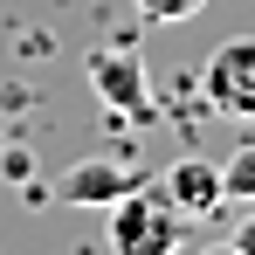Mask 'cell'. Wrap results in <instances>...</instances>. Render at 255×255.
Masks as SVG:
<instances>
[{
    "mask_svg": "<svg viewBox=\"0 0 255 255\" xmlns=\"http://www.w3.org/2000/svg\"><path fill=\"white\" fill-rule=\"evenodd\" d=\"M186 242V214L172 207L166 193L152 186V193H138V186H125L118 200H111V249L125 255H166Z\"/></svg>",
    "mask_w": 255,
    "mask_h": 255,
    "instance_id": "cell-1",
    "label": "cell"
},
{
    "mask_svg": "<svg viewBox=\"0 0 255 255\" xmlns=\"http://www.w3.org/2000/svg\"><path fill=\"white\" fill-rule=\"evenodd\" d=\"M228 249H235V255H255V214L242 221V228H235V242H228Z\"/></svg>",
    "mask_w": 255,
    "mask_h": 255,
    "instance_id": "cell-8",
    "label": "cell"
},
{
    "mask_svg": "<svg viewBox=\"0 0 255 255\" xmlns=\"http://www.w3.org/2000/svg\"><path fill=\"white\" fill-rule=\"evenodd\" d=\"M131 179L118 166H104V159H90V166H76L69 179H62V200H76V207H90V200H118Z\"/></svg>",
    "mask_w": 255,
    "mask_h": 255,
    "instance_id": "cell-4",
    "label": "cell"
},
{
    "mask_svg": "<svg viewBox=\"0 0 255 255\" xmlns=\"http://www.w3.org/2000/svg\"><path fill=\"white\" fill-rule=\"evenodd\" d=\"M207 104L228 118H255V35H235L207 55Z\"/></svg>",
    "mask_w": 255,
    "mask_h": 255,
    "instance_id": "cell-2",
    "label": "cell"
},
{
    "mask_svg": "<svg viewBox=\"0 0 255 255\" xmlns=\"http://www.w3.org/2000/svg\"><path fill=\"white\" fill-rule=\"evenodd\" d=\"M131 7H138L145 21H193L207 0H131Z\"/></svg>",
    "mask_w": 255,
    "mask_h": 255,
    "instance_id": "cell-7",
    "label": "cell"
},
{
    "mask_svg": "<svg viewBox=\"0 0 255 255\" xmlns=\"http://www.w3.org/2000/svg\"><path fill=\"white\" fill-rule=\"evenodd\" d=\"M221 193H228V200H255V145H242V152L221 166Z\"/></svg>",
    "mask_w": 255,
    "mask_h": 255,
    "instance_id": "cell-6",
    "label": "cell"
},
{
    "mask_svg": "<svg viewBox=\"0 0 255 255\" xmlns=\"http://www.w3.org/2000/svg\"><path fill=\"white\" fill-rule=\"evenodd\" d=\"M90 76L104 83L111 104H138V69H131V55H90Z\"/></svg>",
    "mask_w": 255,
    "mask_h": 255,
    "instance_id": "cell-5",
    "label": "cell"
},
{
    "mask_svg": "<svg viewBox=\"0 0 255 255\" xmlns=\"http://www.w3.org/2000/svg\"><path fill=\"white\" fill-rule=\"evenodd\" d=\"M159 193H166L186 221H193V214H221V207H228V193H221V166H207V159H179V166L159 179Z\"/></svg>",
    "mask_w": 255,
    "mask_h": 255,
    "instance_id": "cell-3",
    "label": "cell"
}]
</instances>
